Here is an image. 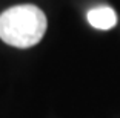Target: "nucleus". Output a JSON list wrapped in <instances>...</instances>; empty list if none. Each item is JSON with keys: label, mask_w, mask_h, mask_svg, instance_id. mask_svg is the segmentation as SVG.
<instances>
[{"label": "nucleus", "mask_w": 120, "mask_h": 118, "mask_svg": "<svg viewBox=\"0 0 120 118\" xmlns=\"http://www.w3.org/2000/svg\"><path fill=\"white\" fill-rule=\"evenodd\" d=\"M88 21L95 29H111L117 23V15L112 8L109 6H97L88 11Z\"/></svg>", "instance_id": "nucleus-2"}, {"label": "nucleus", "mask_w": 120, "mask_h": 118, "mask_svg": "<svg viewBox=\"0 0 120 118\" xmlns=\"http://www.w3.org/2000/svg\"><path fill=\"white\" fill-rule=\"evenodd\" d=\"M46 32V17L34 5H19L0 14V38L15 48H29Z\"/></svg>", "instance_id": "nucleus-1"}]
</instances>
